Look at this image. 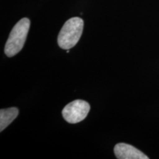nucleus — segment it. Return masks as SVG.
I'll list each match as a JSON object with an SVG mask.
<instances>
[{
	"label": "nucleus",
	"mask_w": 159,
	"mask_h": 159,
	"mask_svg": "<svg viewBox=\"0 0 159 159\" xmlns=\"http://www.w3.org/2000/svg\"><path fill=\"white\" fill-rule=\"evenodd\" d=\"M30 26V21L23 18L16 24L10 33L5 47V53L7 57H13L23 48Z\"/></svg>",
	"instance_id": "nucleus-2"
},
{
	"label": "nucleus",
	"mask_w": 159,
	"mask_h": 159,
	"mask_svg": "<svg viewBox=\"0 0 159 159\" xmlns=\"http://www.w3.org/2000/svg\"><path fill=\"white\" fill-rule=\"evenodd\" d=\"M90 111V105L82 99H76L69 103L62 111L63 119L67 122L75 124L85 119Z\"/></svg>",
	"instance_id": "nucleus-3"
},
{
	"label": "nucleus",
	"mask_w": 159,
	"mask_h": 159,
	"mask_svg": "<svg viewBox=\"0 0 159 159\" xmlns=\"http://www.w3.org/2000/svg\"><path fill=\"white\" fill-rule=\"evenodd\" d=\"M19 115L17 108H9L0 110V131L7 128Z\"/></svg>",
	"instance_id": "nucleus-5"
},
{
	"label": "nucleus",
	"mask_w": 159,
	"mask_h": 159,
	"mask_svg": "<svg viewBox=\"0 0 159 159\" xmlns=\"http://www.w3.org/2000/svg\"><path fill=\"white\" fill-rule=\"evenodd\" d=\"M114 154L119 159H148L146 155L132 145L118 143L114 147Z\"/></svg>",
	"instance_id": "nucleus-4"
},
{
	"label": "nucleus",
	"mask_w": 159,
	"mask_h": 159,
	"mask_svg": "<svg viewBox=\"0 0 159 159\" xmlns=\"http://www.w3.org/2000/svg\"><path fill=\"white\" fill-rule=\"evenodd\" d=\"M83 26V20L79 17H74L67 20L57 36V43L59 47L66 50L74 47L80 39Z\"/></svg>",
	"instance_id": "nucleus-1"
}]
</instances>
